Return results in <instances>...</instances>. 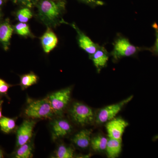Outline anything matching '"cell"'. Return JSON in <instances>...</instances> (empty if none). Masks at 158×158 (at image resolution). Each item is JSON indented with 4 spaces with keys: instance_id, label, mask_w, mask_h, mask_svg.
I'll return each mask as SVG.
<instances>
[{
    "instance_id": "6da1fadb",
    "label": "cell",
    "mask_w": 158,
    "mask_h": 158,
    "mask_svg": "<svg viewBox=\"0 0 158 158\" xmlns=\"http://www.w3.org/2000/svg\"><path fill=\"white\" fill-rule=\"evenodd\" d=\"M113 49L110 55L113 61L117 62L125 57L136 56L142 51L148 50L147 47H140L132 44L128 39L123 36H117L113 43Z\"/></svg>"
},
{
    "instance_id": "7a4b0ae2",
    "label": "cell",
    "mask_w": 158,
    "mask_h": 158,
    "mask_svg": "<svg viewBox=\"0 0 158 158\" xmlns=\"http://www.w3.org/2000/svg\"><path fill=\"white\" fill-rule=\"evenodd\" d=\"M27 117L34 119H47L55 115L48 97L37 100H30L25 109Z\"/></svg>"
},
{
    "instance_id": "3957f363",
    "label": "cell",
    "mask_w": 158,
    "mask_h": 158,
    "mask_svg": "<svg viewBox=\"0 0 158 158\" xmlns=\"http://www.w3.org/2000/svg\"><path fill=\"white\" fill-rule=\"evenodd\" d=\"M69 112L72 120L81 126L91 124L94 120V114L92 110L82 103L77 102L73 103Z\"/></svg>"
},
{
    "instance_id": "277c9868",
    "label": "cell",
    "mask_w": 158,
    "mask_h": 158,
    "mask_svg": "<svg viewBox=\"0 0 158 158\" xmlns=\"http://www.w3.org/2000/svg\"><path fill=\"white\" fill-rule=\"evenodd\" d=\"M71 90L65 88L54 92L48 97L55 114L61 116L70 101Z\"/></svg>"
},
{
    "instance_id": "5b68a950",
    "label": "cell",
    "mask_w": 158,
    "mask_h": 158,
    "mask_svg": "<svg viewBox=\"0 0 158 158\" xmlns=\"http://www.w3.org/2000/svg\"><path fill=\"white\" fill-rule=\"evenodd\" d=\"M64 6L65 4L62 2L56 3L53 1L45 0L40 5V15L46 22H52L59 17Z\"/></svg>"
},
{
    "instance_id": "8992f818",
    "label": "cell",
    "mask_w": 158,
    "mask_h": 158,
    "mask_svg": "<svg viewBox=\"0 0 158 158\" xmlns=\"http://www.w3.org/2000/svg\"><path fill=\"white\" fill-rule=\"evenodd\" d=\"M133 96L129 97L122 101L105 107L99 110L95 117V121L98 124L107 123L115 118L123 107L132 99Z\"/></svg>"
},
{
    "instance_id": "52a82bcc",
    "label": "cell",
    "mask_w": 158,
    "mask_h": 158,
    "mask_svg": "<svg viewBox=\"0 0 158 158\" xmlns=\"http://www.w3.org/2000/svg\"><path fill=\"white\" fill-rule=\"evenodd\" d=\"M35 124L36 122L34 119L24 120L16 133V145L18 147L29 142L33 135Z\"/></svg>"
},
{
    "instance_id": "ba28073f",
    "label": "cell",
    "mask_w": 158,
    "mask_h": 158,
    "mask_svg": "<svg viewBox=\"0 0 158 158\" xmlns=\"http://www.w3.org/2000/svg\"><path fill=\"white\" fill-rule=\"evenodd\" d=\"M128 123L121 118H114L107 122L106 127L109 138L122 140Z\"/></svg>"
},
{
    "instance_id": "9c48e42d",
    "label": "cell",
    "mask_w": 158,
    "mask_h": 158,
    "mask_svg": "<svg viewBox=\"0 0 158 158\" xmlns=\"http://www.w3.org/2000/svg\"><path fill=\"white\" fill-rule=\"evenodd\" d=\"M52 126V136L53 140H56L69 135L72 131V126L67 120L56 119L53 122Z\"/></svg>"
},
{
    "instance_id": "30bf717a",
    "label": "cell",
    "mask_w": 158,
    "mask_h": 158,
    "mask_svg": "<svg viewBox=\"0 0 158 158\" xmlns=\"http://www.w3.org/2000/svg\"><path fill=\"white\" fill-rule=\"evenodd\" d=\"M73 26L77 33L78 40L80 47L91 56L100 46L94 42L88 36L80 31L75 25H73Z\"/></svg>"
},
{
    "instance_id": "8fae6325",
    "label": "cell",
    "mask_w": 158,
    "mask_h": 158,
    "mask_svg": "<svg viewBox=\"0 0 158 158\" xmlns=\"http://www.w3.org/2000/svg\"><path fill=\"white\" fill-rule=\"evenodd\" d=\"M110 54L104 47L100 46L96 52L91 56L94 65L98 73L104 68L107 64Z\"/></svg>"
},
{
    "instance_id": "7c38bea8",
    "label": "cell",
    "mask_w": 158,
    "mask_h": 158,
    "mask_svg": "<svg viewBox=\"0 0 158 158\" xmlns=\"http://www.w3.org/2000/svg\"><path fill=\"white\" fill-rule=\"evenodd\" d=\"M91 133V130H82L75 135L72 141L78 147L85 149L90 144Z\"/></svg>"
},
{
    "instance_id": "4fadbf2b",
    "label": "cell",
    "mask_w": 158,
    "mask_h": 158,
    "mask_svg": "<svg viewBox=\"0 0 158 158\" xmlns=\"http://www.w3.org/2000/svg\"><path fill=\"white\" fill-rule=\"evenodd\" d=\"M13 31V29L9 21H6L0 24V42L6 51L9 49Z\"/></svg>"
},
{
    "instance_id": "5bb4252c",
    "label": "cell",
    "mask_w": 158,
    "mask_h": 158,
    "mask_svg": "<svg viewBox=\"0 0 158 158\" xmlns=\"http://www.w3.org/2000/svg\"><path fill=\"white\" fill-rule=\"evenodd\" d=\"M41 41L44 50L47 53L52 50L56 46L58 42L56 35L50 30H48L43 35Z\"/></svg>"
},
{
    "instance_id": "9a60e30c",
    "label": "cell",
    "mask_w": 158,
    "mask_h": 158,
    "mask_svg": "<svg viewBox=\"0 0 158 158\" xmlns=\"http://www.w3.org/2000/svg\"><path fill=\"white\" fill-rule=\"evenodd\" d=\"M106 150L108 158L117 157L122 150V140L109 138Z\"/></svg>"
},
{
    "instance_id": "2e32d148",
    "label": "cell",
    "mask_w": 158,
    "mask_h": 158,
    "mask_svg": "<svg viewBox=\"0 0 158 158\" xmlns=\"http://www.w3.org/2000/svg\"><path fill=\"white\" fill-rule=\"evenodd\" d=\"M108 141L104 136L99 135L91 139L90 144L94 151L101 152L106 150Z\"/></svg>"
},
{
    "instance_id": "e0dca14e",
    "label": "cell",
    "mask_w": 158,
    "mask_h": 158,
    "mask_svg": "<svg viewBox=\"0 0 158 158\" xmlns=\"http://www.w3.org/2000/svg\"><path fill=\"white\" fill-rule=\"evenodd\" d=\"M38 77L33 73L23 75L20 77V85L23 90L37 84Z\"/></svg>"
},
{
    "instance_id": "ac0fdd59",
    "label": "cell",
    "mask_w": 158,
    "mask_h": 158,
    "mask_svg": "<svg viewBox=\"0 0 158 158\" xmlns=\"http://www.w3.org/2000/svg\"><path fill=\"white\" fill-rule=\"evenodd\" d=\"M33 146L28 142L18 147L15 153V157L16 158H30L33 157Z\"/></svg>"
},
{
    "instance_id": "d6986e66",
    "label": "cell",
    "mask_w": 158,
    "mask_h": 158,
    "mask_svg": "<svg viewBox=\"0 0 158 158\" xmlns=\"http://www.w3.org/2000/svg\"><path fill=\"white\" fill-rule=\"evenodd\" d=\"M16 127V122L15 118L2 117L0 119V129L3 132L9 134Z\"/></svg>"
},
{
    "instance_id": "ffe728a7",
    "label": "cell",
    "mask_w": 158,
    "mask_h": 158,
    "mask_svg": "<svg viewBox=\"0 0 158 158\" xmlns=\"http://www.w3.org/2000/svg\"><path fill=\"white\" fill-rule=\"evenodd\" d=\"M55 154L57 158H72L74 157V151L73 148L62 144L57 148Z\"/></svg>"
},
{
    "instance_id": "44dd1931",
    "label": "cell",
    "mask_w": 158,
    "mask_h": 158,
    "mask_svg": "<svg viewBox=\"0 0 158 158\" xmlns=\"http://www.w3.org/2000/svg\"><path fill=\"white\" fill-rule=\"evenodd\" d=\"M33 16L32 12L28 8H24L18 11V19L20 23H26L31 19Z\"/></svg>"
},
{
    "instance_id": "7402d4cb",
    "label": "cell",
    "mask_w": 158,
    "mask_h": 158,
    "mask_svg": "<svg viewBox=\"0 0 158 158\" xmlns=\"http://www.w3.org/2000/svg\"><path fill=\"white\" fill-rule=\"evenodd\" d=\"M152 27L155 32V42L151 47L148 48V51L150 52L153 55L158 56V25L157 23H154L153 24Z\"/></svg>"
},
{
    "instance_id": "603a6c76",
    "label": "cell",
    "mask_w": 158,
    "mask_h": 158,
    "mask_svg": "<svg viewBox=\"0 0 158 158\" xmlns=\"http://www.w3.org/2000/svg\"><path fill=\"white\" fill-rule=\"evenodd\" d=\"M16 33L21 36H25L31 34L28 25L25 23H20L15 27Z\"/></svg>"
},
{
    "instance_id": "cb8c5ba5",
    "label": "cell",
    "mask_w": 158,
    "mask_h": 158,
    "mask_svg": "<svg viewBox=\"0 0 158 158\" xmlns=\"http://www.w3.org/2000/svg\"><path fill=\"white\" fill-rule=\"evenodd\" d=\"M12 86V85L8 84L4 80L0 78V94L7 95L9 88Z\"/></svg>"
},
{
    "instance_id": "d4e9b609",
    "label": "cell",
    "mask_w": 158,
    "mask_h": 158,
    "mask_svg": "<svg viewBox=\"0 0 158 158\" xmlns=\"http://www.w3.org/2000/svg\"><path fill=\"white\" fill-rule=\"evenodd\" d=\"M15 1L23 3L29 7H31L34 3L37 2L38 0H15Z\"/></svg>"
},
{
    "instance_id": "484cf974",
    "label": "cell",
    "mask_w": 158,
    "mask_h": 158,
    "mask_svg": "<svg viewBox=\"0 0 158 158\" xmlns=\"http://www.w3.org/2000/svg\"><path fill=\"white\" fill-rule=\"evenodd\" d=\"M81 1H84L88 4H92L94 6H102L104 4L102 2L98 1V0H81Z\"/></svg>"
},
{
    "instance_id": "4316f807",
    "label": "cell",
    "mask_w": 158,
    "mask_h": 158,
    "mask_svg": "<svg viewBox=\"0 0 158 158\" xmlns=\"http://www.w3.org/2000/svg\"><path fill=\"white\" fill-rule=\"evenodd\" d=\"M4 101L2 100H0V119L3 117L2 116V105Z\"/></svg>"
},
{
    "instance_id": "83f0119b",
    "label": "cell",
    "mask_w": 158,
    "mask_h": 158,
    "mask_svg": "<svg viewBox=\"0 0 158 158\" xmlns=\"http://www.w3.org/2000/svg\"><path fill=\"white\" fill-rule=\"evenodd\" d=\"M3 157H4V153H3L2 151L0 148V158Z\"/></svg>"
},
{
    "instance_id": "f1b7e54d",
    "label": "cell",
    "mask_w": 158,
    "mask_h": 158,
    "mask_svg": "<svg viewBox=\"0 0 158 158\" xmlns=\"http://www.w3.org/2000/svg\"><path fill=\"white\" fill-rule=\"evenodd\" d=\"M158 135H156L153 138V141H156L157 140H158Z\"/></svg>"
},
{
    "instance_id": "f546056e",
    "label": "cell",
    "mask_w": 158,
    "mask_h": 158,
    "mask_svg": "<svg viewBox=\"0 0 158 158\" xmlns=\"http://www.w3.org/2000/svg\"><path fill=\"white\" fill-rule=\"evenodd\" d=\"M2 3H3L2 0H0V6H2Z\"/></svg>"
},
{
    "instance_id": "4dcf8cb0",
    "label": "cell",
    "mask_w": 158,
    "mask_h": 158,
    "mask_svg": "<svg viewBox=\"0 0 158 158\" xmlns=\"http://www.w3.org/2000/svg\"><path fill=\"white\" fill-rule=\"evenodd\" d=\"M1 12H0V17H1Z\"/></svg>"
}]
</instances>
